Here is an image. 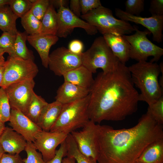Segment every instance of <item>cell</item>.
Wrapping results in <instances>:
<instances>
[{
  "label": "cell",
  "instance_id": "obj_1",
  "mask_svg": "<svg viewBox=\"0 0 163 163\" xmlns=\"http://www.w3.org/2000/svg\"><path fill=\"white\" fill-rule=\"evenodd\" d=\"M90 120L119 121L136 112L139 101L128 67L121 63L110 72L99 73L89 90Z\"/></svg>",
  "mask_w": 163,
  "mask_h": 163
},
{
  "label": "cell",
  "instance_id": "obj_2",
  "mask_svg": "<svg viewBox=\"0 0 163 163\" xmlns=\"http://www.w3.org/2000/svg\"><path fill=\"white\" fill-rule=\"evenodd\" d=\"M162 139L163 125L147 112L129 128L115 129L97 124V163H134L149 145Z\"/></svg>",
  "mask_w": 163,
  "mask_h": 163
},
{
  "label": "cell",
  "instance_id": "obj_3",
  "mask_svg": "<svg viewBox=\"0 0 163 163\" xmlns=\"http://www.w3.org/2000/svg\"><path fill=\"white\" fill-rule=\"evenodd\" d=\"M133 82L140 91L139 100L149 105L155 103L163 96V88L158 78L163 72V63L139 61L128 67Z\"/></svg>",
  "mask_w": 163,
  "mask_h": 163
},
{
  "label": "cell",
  "instance_id": "obj_4",
  "mask_svg": "<svg viewBox=\"0 0 163 163\" xmlns=\"http://www.w3.org/2000/svg\"><path fill=\"white\" fill-rule=\"evenodd\" d=\"M90 96L76 101L63 104L60 115L50 131L68 134L83 127L90 120L88 108Z\"/></svg>",
  "mask_w": 163,
  "mask_h": 163
},
{
  "label": "cell",
  "instance_id": "obj_5",
  "mask_svg": "<svg viewBox=\"0 0 163 163\" xmlns=\"http://www.w3.org/2000/svg\"><path fill=\"white\" fill-rule=\"evenodd\" d=\"M81 55L82 65L92 73L99 68L104 73L111 72L122 63L114 55L103 36L96 38L90 48Z\"/></svg>",
  "mask_w": 163,
  "mask_h": 163
},
{
  "label": "cell",
  "instance_id": "obj_6",
  "mask_svg": "<svg viewBox=\"0 0 163 163\" xmlns=\"http://www.w3.org/2000/svg\"><path fill=\"white\" fill-rule=\"evenodd\" d=\"M81 17L95 27L102 34L109 33L126 35L135 31L134 26L128 22L117 19L111 10L102 5L85 14L82 15Z\"/></svg>",
  "mask_w": 163,
  "mask_h": 163
},
{
  "label": "cell",
  "instance_id": "obj_7",
  "mask_svg": "<svg viewBox=\"0 0 163 163\" xmlns=\"http://www.w3.org/2000/svg\"><path fill=\"white\" fill-rule=\"evenodd\" d=\"M135 33L130 35H123L130 45L129 57L138 62L146 61L150 56L153 57L150 61L157 62L163 55V49L153 43L147 38L151 34L148 30L141 31L134 26Z\"/></svg>",
  "mask_w": 163,
  "mask_h": 163
},
{
  "label": "cell",
  "instance_id": "obj_8",
  "mask_svg": "<svg viewBox=\"0 0 163 163\" xmlns=\"http://www.w3.org/2000/svg\"><path fill=\"white\" fill-rule=\"evenodd\" d=\"M1 87L4 89L10 85L27 79H34L38 72L34 61L9 56L4 65Z\"/></svg>",
  "mask_w": 163,
  "mask_h": 163
},
{
  "label": "cell",
  "instance_id": "obj_9",
  "mask_svg": "<svg viewBox=\"0 0 163 163\" xmlns=\"http://www.w3.org/2000/svg\"><path fill=\"white\" fill-rule=\"evenodd\" d=\"M35 84L34 79L12 84L5 89L11 109L17 110L26 115Z\"/></svg>",
  "mask_w": 163,
  "mask_h": 163
},
{
  "label": "cell",
  "instance_id": "obj_10",
  "mask_svg": "<svg viewBox=\"0 0 163 163\" xmlns=\"http://www.w3.org/2000/svg\"><path fill=\"white\" fill-rule=\"evenodd\" d=\"M81 55L73 53L64 46L58 47L50 54L48 67L56 75L63 76L82 65Z\"/></svg>",
  "mask_w": 163,
  "mask_h": 163
},
{
  "label": "cell",
  "instance_id": "obj_11",
  "mask_svg": "<svg viewBox=\"0 0 163 163\" xmlns=\"http://www.w3.org/2000/svg\"><path fill=\"white\" fill-rule=\"evenodd\" d=\"M57 14L58 26L56 35L58 37H67L75 28H82L89 35H94L97 32L95 27L76 16L67 7L59 8Z\"/></svg>",
  "mask_w": 163,
  "mask_h": 163
},
{
  "label": "cell",
  "instance_id": "obj_12",
  "mask_svg": "<svg viewBox=\"0 0 163 163\" xmlns=\"http://www.w3.org/2000/svg\"><path fill=\"white\" fill-rule=\"evenodd\" d=\"M68 134L62 132H47L42 130L37 135L33 142L46 162L55 156L56 148L66 139Z\"/></svg>",
  "mask_w": 163,
  "mask_h": 163
},
{
  "label": "cell",
  "instance_id": "obj_13",
  "mask_svg": "<svg viewBox=\"0 0 163 163\" xmlns=\"http://www.w3.org/2000/svg\"><path fill=\"white\" fill-rule=\"evenodd\" d=\"M97 126L96 123L90 120L81 130L75 131L70 133L80 152L96 161L97 158L96 145Z\"/></svg>",
  "mask_w": 163,
  "mask_h": 163
},
{
  "label": "cell",
  "instance_id": "obj_14",
  "mask_svg": "<svg viewBox=\"0 0 163 163\" xmlns=\"http://www.w3.org/2000/svg\"><path fill=\"white\" fill-rule=\"evenodd\" d=\"M115 13L116 16L121 20L134 22L143 26L152 34L154 41L158 43L162 42L163 16L142 17L128 14L119 8H115Z\"/></svg>",
  "mask_w": 163,
  "mask_h": 163
},
{
  "label": "cell",
  "instance_id": "obj_15",
  "mask_svg": "<svg viewBox=\"0 0 163 163\" xmlns=\"http://www.w3.org/2000/svg\"><path fill=\"white\" fill-rule=\"evenodd\" d=\"M9 125L22 135L27 142H33L37 133L42 129L36 123L20 111L11 109Z\"/></svg>",
  "mask_w": 163,
  "mask_h": 163
},
{
  "label": "cell",
  "instance_id": "obj_16",
  "mask_svg": "<svg viewBox=\"0 0 163 163\" xmlns=\"http://www.w3.org/2000/svg\"><path fill=\"white\" fill-rule=\"evenodd\" d=\"M59 40L56 35L41 34L28 35L27 40L38 53L43 66L48 68L49 51L51 47Z\"/></svg>",
  "mask_w": 163,
  "mask_h": 163
},
{
  "label": "cell",
  "instance_id": "obj_17",
  "mask_svg": "<svg viewBox=\"0 0 163 163\" xmlns=\"http://www.w3.org/2000/svg\"><path fill=\"white\" fill-rule=\"evenodd\" d=\"M27 142L12 128L6 127L0 136V143L5 153L19 154L24 150Z\"/></svg>",
  "mask_w": 163,
  "mask_h": 163
},
{
  "label": "cell",
  "instance_id": "obj_18",
  "mask_svg": "<svg viewBox=\"0 0 163 163\" xmlns=\"http://www.w3.org/2000/svg\"><path fill=\"white\" fill-rule=\"evenodd\" d=\"M89 93V90L64 81L57 90L55 98L64 104L83 99Z\"/></svg>",
  "mask_w": 163,
  "mask_h": 163
},
{
  "label": "cell",
  "instance_id": "obj_19",
  "mask_svg": "<svg viewBox=\"0 0 163 163\" xmlns=\"http://www.w3.org/2000/svg\"><path fill=\"white\" fill-rule=\"evenodd\" d=\"M103 35L106 43L114 55L122 64L129 60L130 45L123 35L106 33Z\"/></svg>",
  "mask_w": 163,
  "mask_h": 163
},
{
  "label": "cell",
  "instance_id": "obj_20",
  "mask_svg": "<svg viewBox=\"0 0 163 163\" xmlns=\"http://www.w3.org/2000/svg\"><path fill=\"white\" fill-rule=\"evenodd\" d=\"M62 106L63 104L56 101L45 106L37 123L42 130L50 131L58 118Z\"/></svg>",
  "mask_w": 163,
  "mask_h": 163
},
{
  "label": "cell",
  "instance_id": "obj_21",
  "mask_svg": "<svg viewBox=\"0 0 163 163\" xmlns=\"http://www.w3.org/2000/svg\"><path fill=\"white\" fill-rule=\"evenodd\" d=\"M92 73L82 65L64 74V81L90 90L94 81Z\"/></svg>",
  "mask_w": 163,
  "mask_h": 163
},
{
  "label": "cell",
  "instance_id": "obj_22",
  "mask_svg": "<svg viewBox=\"0 0 163 163\" xmlns=\"http://www.w3.org/2000/svg\"><path fill=\"white\" fill-rule=\"evenodd\" d=\"M136 162L142 163H163V139L149 145Z\"/></svg>",
  "mask_w": 163,
  "mask_h": 163
},
{
  "label": "cell",
  "instance_id": "obj_23",
  "mask_svg": "<svg viewBox=\"0 0 163 163\" xmlns=\"http://www.w3.org/2000/svg\"><path fill=\"white\" fill-rule=\"evenodd\" d=\"M18 17L12 11L8 5L0 8V29L3 32L16 35L18 31L16 21Z\"/></svg>",
  "mask_w": 163,
  "mask_h": 163
},
{
  "label": "cell",
  "instance_id": "obj_24",
  "mask_svg": "<svg viewBox=\"0 0 163 163\" xmlns=\"http://www.w3.org/2000/svg\"><path fill=\"white\" fill-rule=\"evenodd\" d=\"M41 22L42 30L40 34L56 35L58 26L57 12L53 5L50 3Z\"/></svg>",
  "mask_w": 163,
  "mask_h": 163
},
{
  "label": "cell",
  "instance_id": "obj_25",
  "mask_svg": "<svg viewBox=\"0 0 163 163\" xmlns=\"http://www.w3.org/2000/svg\"><path fill=\"white\" fill-rule=\"evenodd\" d=\"M27 34L25 32L18 31L16 34L14 49L15 56L24 60L34 61L33 52L29 50L26 45Z\"/></svg>",
  "mask_w": 163,
  "mask_h": 163
},
{
  "label": "cell",
  "instance_id": "obj_26",
  "mask_svg": "<svg viewBox=\"0 0 163 163\" xmlns=\"http://www.w3.org/2000/svg\"><path fill=\"white\" fill-rule=\"evenodd\" d=\"M66 140L67 146L66 156L73 158L76 163H97L96 160L80 152L70 133L68 134Z\"/></svg>",
  "mask_w": 163,
  "mask_h": 163
},
{
  "label": "cell",
  "instance_id": "obj_27",
  "mask_svg": "<svg viewBox=\"0 0 163 163\" xmlns=\"http://www.w3.org/2000/svg\"><path fill=\"white\" fill-rule=\"evenodd\" d=\"M48 103L41 96L34 92L25 115L37 124L43 109Z\"/></svg>",
  "mask_w": 163,
  "mask_h": 163
},
{
  "label": "cell",
  "instance_id": "obj_28",
  "mask_svg": "<svg viewBox=\"0 0 163 163\" xmlns=\"http://www.w3.org/2000/svg\"><path fill=\"white\" fill-rule=\"evenodd\" d=\"M21 19V24L27 34L33 35L41 33V22L35 17L30 11Z\"/></svg>",
  "mask_w": 163,
  "mask_h": 163
},
{
  "label": "cell",
  "instance_id": "obj_29",
  "mask_svg": "<svg viewBox=\"0 0 163 163\" xmlns=\"http://www.w3.org/2000/svg\"><path fill=\"white\" fill-rule=\"evenodd\" d=\"M33 4L30 0H10L8 5L12 12L21 18L30 10Z\"/></svg>",
  "mask_w": 163,
  "mask_h": 163
},
{
  "label": "cell",
  "instance_id": "obj_30",
  "mask_svg": "<svg viewBox=\"0 0 163 163\" xmlns=\"http://www.w3.org/2000/svg\"><path fill=\"white\" fill-rule=\"evenodd\" d=\"M11 108L5 89L0 88V120L3 123L9 121Z\"/></svg>",
  "mask_w": 163,
  "mask_h": 163
},
{
  "label": "cell",
  "instance_id": "obj_31",
  "mask_svg": "<svg viewBox=\"0 0 163 163\" xmlns=\"http://www.w3.org/2000/svg\"><path fill=\"white\" fill-rule=\"evenodd\" d=\"M16 37V35L6 32H3L0 37V48L11 56H15L14 45Z\"/></svg>",
  "mask_w": 163,
  "mask_h": 163
},
{
  "label": "cell",
  "instance_id": "obj_32",
  "mask_svg": "<svg viewBox=\"0 0 163 163\" xmlns=\"http://www.w3.org/2000/svg\"><path fill=\"white\" fill-rule=\"evenodd\" d=\"M24 150L27 157L23 159L24 163H47L44 160L41 153L37 151L33 142H27Z\"/></svg>",
  "mask_w": 163,
  "mask_h": 163
},
{
  "label": "cell",
  "instance_id": "obj_33",
  "mask_svg": "<svg viewBox=\"0 0 163 163\" xmlns=\"http://www.w3.org/2000/svg\"><path fill=\"white\" fill-rule=\"evenodd\" d=\"M159 124H163V96L156 102L149 105L147 112Z\"/></svg>",
  "mask_w": 163,
  "mask_h": 163
},
{
  "label": "cell",
  "instance_id": "obj_34",
  "mask_svg": "<svg viewBox=\"0 0 163 163\" xmlns=\"http://www.w3.org/2000/svg\"><path fill=\"white\" fill-rule=\"evenodd\" d=\"M144 0H127L125 2L124 11L130 14L138 16L144 11Z\"/></svg>",
  "mask_w": 163,
  "mask_h": 163
},
{
  "label": "cell",
  "instance_id": "obj_35",
  "mask_svg": "<svg viewBox=\"0 0 163 163\" xmlns=\"http://www.w3.org/2000/svg\"><path fill=\"white\" fill-rule=\"evenodd\" d=\"M50 5V0H36L30 11L35 17L41 21Z\"/></svg>",
  "mask_w": 163,
  "mask_h": 163
},
{
  "label": "cell",
  "instance_id": "obj_36",
  "mask_svg": "<svg viewBox=\"0 0 163 163\" xmlns=\"http://www.w3.org/2000/svg\"><path fill=\"white\" fill-rule=\"evenodd\" d=\"M80 1L82 15L85 14L102 5L99 0H80Z\"/></svg>",
  "mask_w": 163,
  "mask_h": 163
},
{
  "label": "cell",
  "instance_id": "obj_37",
  "mask_svg": "<svg viewBox=\"0 0 163 163\" xmlns=\"http://www.w3.org/2000/svg\"><path fill=\"white\" fill-rule=\"evenodd\" d=\"M67 146L65 140L60 145L58 149L56 150L54 157L47 163H62L63 158L66 157Z\"/></svg>",
  "mask_w": 163,
  "mask_h": 163
},
{
  "label": "cell",
  "instance_id": "obj_38",
  "mask_svg": "<svg viewBox=\"0 0 163 163\" xmlns=\"http://www.w3.org/2000/svg\"><path fill=\"white\" fill-rule=\"evenodd\" d=\"M149 11L152 16H163V0H151Z\"/></svg>",
  "mask_w": 163,
  "mask_h": 163
},
{
  "label": "cell",
  "instance_id": "obj_39",
  "mask_svg": "<svg viewBox=\"0 0 163 163\" xmlns=\"http://www.w3.org/2000/svg\"><path fill=\"white\" fill-rule=\"evenodd\" d=\"M0 163H24L19 154L4 153L0 159Z\"/></svg>",
  "mask_w": 163,
  "mask_h": 163
},
{
  "label": "cell",
  "instance_id": "obj_40",
  "mask_svg": "<svg viewBox=\"0 0 163 163\" xmlns=\"http://www.w3.org/2000/svg\"><path fill=\"white\" fill-rule=\"evenodd\" d=\"M84 45L82 42L78 40H72L69 45V50L77 55H81L83 52Z\"/></svg>",
  "mask_w": 163,
  "mask_h": 163
},
{
  "label": "cell",
  "instance_id": "obj_41",
  "mask_svg": "<svg viewBox=\"0 0 163 163\" xmlns=\"http://www.w3.org/2000/svg\"><path fill=\"white\" fill-rule=\"evenodd\" d=\"M70 10L78 17L81 15V7L80 0H71L70 1Z\"/></svg>",
  "mask_w": 163,
  "mask_h": 163
},
{
  "label": "cell",
  "instance_id": "obj_42",
  "mask_svg": "<svg viewBox=\"0 0 163 163\" xmlns=\"http://www.w3.org/2000/svg\"><path fill=\"white\" fill-rule=\"evenodd\" d=\"M50 3L52 4L53 6H56L59 8L61 7H66L68 4V1L66 0H50Z\"/></svg>",
  "mask_w": 163,
  "mask_h": 163
},
{
  "label": "cell",
  "instance_id": "obj_43",
  "mask_svg": "<svg viewBox=\"0 0 163 163\" xmlns=\"http://www.w3.org/2000/svg\"><path fill=\"white\" fill-rule=\"evenodd\" d=\"M62 163H76L75 160L73 158L65 157L62 160Z\"/></svg>",
  "mask_w": 163,
  "mask_h": 163
},
{
  "label": "cell",
  "instance_id": "obj_44",
  "mask_svg": "<svg viewBox=\"0 0 163 163\" xmlns=\"http://www.w3.org/2000/svg\"><path fill=\"white\" fill-rule=\"evenodd\" d=\"M4 70V65L0 67V88L1 87L2 83Z\"/></svg>",
  "mask_w": 163,
  "mask_h": 163
},
{
  "label": "cell",
  "instance_id": "obj_45",
  "mask_svg": "<svg viewBox=\"0 0 163 163\" xmlns=\"http://www.w3.org/2000/svg\"><path fill=\"white\" fill-rule=\"evenodd\" d=\"M10 0H0V8L3 6L8 5Z\"/></svg>",
  "mask_w": 163,
  "mask_h": 163
},
{
  "label": "cell",
  "instance_id": "obj_46",
  "mask_svg": "<svg viewBox=\"0 0 163 163\" xmlns=\"http://www.w3.org/2000/svg\"><path fill=\"white\" fill-rule=\"evenodd\" d=\"M5 123L0 120V136L5 128Z\"/></svg>",
  "mask_w": 163,
  "mask_h": 163
},
{
  "label": "cell",
  "instance_id": "obj_47",
  "mask_svg": "<svg viewBox=\"0 0 163 163\" xmlns=\"http://www.w3.org/2000/svg\"><path fill=\"white\" fill-rule=\"evenodd\" d=\"M5 61L3 55L1 56H0V67L4 65Z\"/></svg>",
  "mask_w": 163,
  "mask_h": 163
},
{
  "label": "cell",
  "instance_id": "obj_48",
  "mask_svg": "<svg viewBox=\"0 0 163 163\" xmlns=\"http://www.w3.org/2000/svg\"><path fill=\"white\" fill-rule=\"evenodd\" d=\"M5 153L3 148L0 143V159L3 155Z\"/></svg>",
  "mask_w": 163,
  "mask_h": 163
},
{
  "label": "cell",
  "instance_id": "obj_49",
  "mask_svg": "<svg viewBox=\"0 0 163 163\" xmlns=\"http://www.w3.org/2000/svg\"><path fill=\"white\" fill-rule=\"evenodd\" d=\"M5 53V52L2 49L0 48V56L2 55Z\"/></svg>",
  "mask_w": 163,
  "mask_h": 163
},
{
  "label": "cell",
  "instance_id": "obj_50",
  "mask_svg": "<svg viewBox=\"0 0 163 163\" xmlns=\"http://www.w3.org/2000/svg\"><path fill=\"white\" fill-rule=\"evenodd\" d=\"M134 163H142L141 162H136Z\"/></svg>",
  "mask_w": 163,
  "mask_h": 163
}]
</instances>
